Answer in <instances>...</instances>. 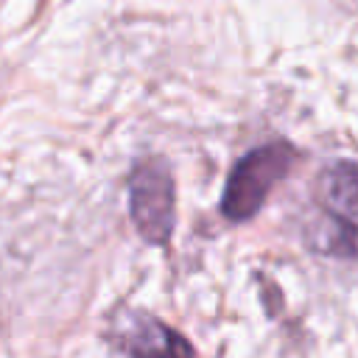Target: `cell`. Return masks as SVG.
Returning a JSON list of instances; mask_svg holds the SVG:
<instances>
[{
	"instance_id": "cell-1",
	"label": "cell",
	"mask_w": 358,
	"mask_h": 358,
	"mask_svg": "<svg viewBox=\"0 0 358 358\" xmlns=\"http://www.w3.org/2000/svg\"><path fill=\"white\" fill-rule=\"evenodd\" d=\"M296 159L299 151L285 140L252 148L246 157H241V162L227 179V187L221 193V213L229 221L252 218L266 204L268 193L285 179Z\"/></svg>"
},
{
	"instance_id": "cell-4",
	"label": "cell",
	"mask_w": 358,
	"mask_h": 358,
	"mask_svg": "<svg viewBox=\"0 0 358 358\" xmlns=\"http://www.w3.org/2000/svg\"><path fill=\"white\" fill-rule=\"evenodd\" d=\"M117 350L137 352V355H190L193 347L173 330H168L162 322L151 316H134L129 330L120 333Z\"/></svg>"
},
{
	"instance_id": "cell-3",
	"label": "cell",
	"mask_w": 358,
	"mask_h": 358,
	"mask_svg": "<svg viewBox=\"0 0 358 358\" xmlns=\"http://www.w3.org/2000/svg\"><path fill=\"white\" fill-rule=\"evenodd\" d=\"M319 204L324 218L319 249L358 257V162H336L322 173Z\"/></svg>"
},
{
	"instance_id": "cell-2",
	"label": "cell",
	"mask_w": 358,
	"mask_h": 358,
	"mask_svg": "<svg viewBox=\"0 0 358 358\" xmlns=\"http://www.w3.org/2000/svg\"><path fill=\"white\" fill-rule=\"evenodd\" d=\"M129 215L148 243H168L176 224V190L171 168L159 159H143L129 176Z\"/></svg>"
}]
</instances>
